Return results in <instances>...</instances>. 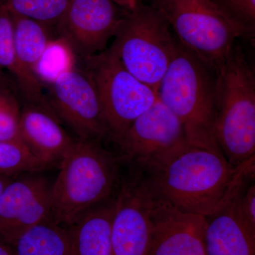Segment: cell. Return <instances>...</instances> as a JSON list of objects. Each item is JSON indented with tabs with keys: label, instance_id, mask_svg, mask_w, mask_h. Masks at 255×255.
<instances>
[{
	"label": "cell",
	"instance_id": "obj_1",
	"mask_svg": "<svg viewBox=\"0 0 255 255\" xmlns=\"http://www.w3.org/2000/svg\"><path fill=\"white\" fill-rule=\"evenodd\" d=\"M255 157L234 167L222 152L186 141L143 170L147 187L159 197L186 212L214 214L246 179L254 177Z\"/></svg>",
	"mask_w": 255,
	"mask_h": 255
},
{
	"label": "cell",
	"instance_id": "obj_2",
	"mask_svg": "<svg viewBox=\"0 0 255 255\" xmlns=\"http://www.w3.org/2000/svg\"><path fill=\"white\" fill-rule=\"evenodd\" d=\"M98 140H75L62 159L51 188V216L68 226L82 215L114 197L121 186L120 161Z\"/></svg>",
	"mask_w": 255,
	"mask_h": 255
},
{
	"label": "cell",
	"instance_id": "obj_3",
	"mask_svg": "<svg viewBox=\"0 0 255 255\" xmlns=\"http://www.w3.org/2000/svg\"><path fill=\"white\" fill-rule=\"evenodd\" d=\"M157 96L180 121L189 143L221 152L214 130L216 73L177 38Z\"/></svg>",
	"mask_w": 255,
	"mask_h": 255
},
{
	"label": "cell",
	"instance_id": "obj_4",
	"mask_svg": "<svg viewBox=\"0 0 255 255\" xmlns=\"http://www.w3.org/2000/svg\"><path fill=\"white\" fill-rule=\"evenodd\" d=\"M214 130L220 150L230 164L239 167L254 158L255 71L236 44L216 73Z\"/></svg>",
	"mask_w": 255,
	"mask_h": 255
},
{
	"label": "cell",
	"instance_id": "obj_5",
	"mask_svg": "<svg viewBox=\"0 0 255 255\" xmlns=\"http://www.w3.org/2000/svg\"><path fill=\"white\" fill-rule=\"evenodd\" d=\"M169 28L159 11L140 1L126 13L110 48L129 73L156 92L175 50Z\"/></svg>",
	"mask_w": 255,
	"mask_h": 255
},
{
	"label": "cell",
	"instance_id": "obj_6",
	"mask_svg": "<svg viewBox=\"0 0 255 255\" xmlns=\"http://www.w3.org/2000/svg\"><path fill=\"white\" fill-rule=\"evenodd\" d=\"M178 41L213 69L222 66L238 38L246 32L206 0H150Z\"/></svg>",
	"mask_w": 255,
	"mask_h": 255
},
{
	"label": "cell",
	"instance_id": "obj_7",
	"mask_svg": "<svg viewBox=\"0 0 255 255\" xmlns=\"http://www.w3.org/2000/svg\"><path fill=\"white\" fill-rule=\"evenodd\" d=\"M92 79L114 142L122 141L132 122L157 100V92L129 73L110 48L78 60Z\"/></svg>",
	"mask_w": 255,
	"mask_h": 255
},
{
	"label": "cell",
	"instance_id": "obj_8",
	"mask_svg": "<svg viewBox=\"0 0 255 255\" xmlns=\"http://www.w3.org/2000/svg\"><path fill=\"white\" fill-rule=\"evenodd\" d=\"M48 85V105L79 139L100 141L109 137L98 94L92 79L83 69L78 68L75 63Z\"/></svg>",
	"mask_w": 255,
	"mask_h": 255
},
{
	"label": "cell",
	"instance_id": "obj_9",
	"mask_svg": "<svg viewBox=\"0 0 255 255\" xmlns=\"http://www.w3.org/2000/svg\"><path fill=\"white\" fill-rule=\"evenodd\" d=\"M127 11L112 0H71L55 27L58 38L75 60L98 54L115 36Z\"/></svg>",
	"mask_w": 255,
	"mask_h": 255
},
{
	"label": "cell",
	"instance_id": "obj_10",
	"mask_svg": "<svg viewBox=\"0 0 255 255\" xmlns=\"http://www.w3.org/2000/svg\"><path fill=\"white\" fill-rule=\"evenodd\" d=\"M142 181L151 224L149 255H206L205 216L178 209L157 196Z\"/></svg>",
	"mask_w": 255,
	"mask_h": 255
},
{
	"label": "cell",
	"instance_id": "obj_11",
	"mask_svg": "<svg viewBox=\"0 0 255 255\" xmlns=\"http://www.w3.org/2000/svg\"><path fill=\"white\" fill-rule=\"evenodd\" d=\"M187 140L180 121L157 98L132 122L119 145L122 158L143 169Z\"/></svg>",
	"mask_w": 255,
	"mask_h": 255
},
{
	"label": "cell",
	"instance_id": "obj_12",
	"mask_svg": "<svg viewBox=\"0 0 255 255\" xmlns=\"http://www.w3.org/2000/svg\"><path fill=\"white\" fill-rule=\"evenodd\" d=\"M32 174L13 178L0 196V241L9 246L30 228L50 221L52 184Z\"/></svg>",
	"mask_w": 255,
	"mask_h": 255
},
{
	"label": "cell",
	"instance_id": "obj_13",
	"mask_svg": "<svg viewBox=\"0 0 255 255\" xmlns=\"http://www.w3.org/2000/svg\"><path fill=\"white\" fill-rule=\"evenodd\" d=\"M151 224L147 192L142 177L121 184L115 196L112 255H149Z\"/></svg>",
	"mask_w": 255,
	"mask_h": 255
},
{
	"label": "cell",
	"instance_id": "obj_14",
	"mask_svg": "<svg viewBox=\"0 0 255 255\" xmlns=\"http://www.w3.org/2000/svg\"><path fill=\"white\" fill-rule=\"evenodd\" d=\"M20 136L31 153L48 167L59 164L75 142L48 102H24L21 110Z\"/></svg>",
	"mask_w": 255,
	"mask_h": 255
},
{
	"label": "cell",
	"instance_id": "obj_15",
	"mask_svg": "<svg viewBox=\"0 0 255 255\" xmlns=\"http://www.w3.org/2000/svg\"><path fill=\"white\" fill-rule=\"evenodd\" d=\"M239 188L224 205L206 217V255H255V232L238 209Z\"/></svg>",
	"mask_w": 255,
	"mask_h": 255
},
{
	"label": "cell",
	"instance_id": "obj_16",
	"mask_svg": "<svg viewBox=\"0 0 255 255\" xmlns=\"http://www.w3.org/2000/svg\"><path fill=\"white\" fill-rule=\"evenodd\" d=\"M115 196L66 226L72 255H112L111 227Z\"/></svg>",
	"mask_w": 255,
	"mask_h": 255
},
{
	"label": "cell",
	"instance_id": "obj_17",
	"mask_svg": "<svg viewBox=\"0 0 255 255\" xmlns=\"http://www.w3.org/2000/svg\"><path fill=\"white\" fill-rule=\"evenodd\" d=\"M10 246L16 255H72L68 228L50 221L30 228Z\"/></svg>",
	"mask_w": 255,
	"mask_h": 255
},
{
	"label": "cell",
	"instance_id": "obj_18",
	"mask_svg": "<svg viewBox=\"0 0 255 255\" xmlns=\"http://www.w3.org/2000/svg\"><path fill=\"white\" fill-rule=\"evenodd\" d=\"M0 68L12 75L24 98H36L41 95L43 85L39 79L21 65L16 55L12 16L5 8L0 10Z\"/></svg>",
	"mask_w": 255,
	"mask_h": 255
},
{
	"label": "cell",
	"instance_id": "obj_19",
	"mask_svg": "<svg viewBox=\"0 0 255 255\" xmlns=\"http://www.w3.org/2000/svg\"><path fill=\"white\" fill-rule=\"evenodd\" d=\"M11 16L16 55L26 70L36 74L37 65L53 40L50 34L51 28L31 18Z\"/></svg>",
	"mask_w": 255,
	"mask_h": 255
},
{
	"label": "cell",
	"instance_id": "obj_20",
	"mask_svg": "<svg viewBox=\"0 0 255 255\" xmlns=\"http://www.w3.org/2000/svg\"><path fill=\"white\" fill-rule=\"evenodd\" d=\"M71 0H9L5 6L11 14L23 16L56 27Z\"/></svg>",
	"mask_w": 255,
	"mask_h": 255
},
{
	"label": "cell",
	"instance_id": "obj_21",
	"mask_svg": "<svg viewBox=\"0 0 255 255\" xmlns=\"http://www.w3.org/2000/svg\"><path fill=\"white\" fill-rule=\"evenodd\" d=\"M48 167L22 142L0 141V174L36 173Z\"/></svg>",
	"mask_w": 255,
	"mask_h": 255
},
{
	"label": "cell",
	"instance_id": "obj_22",
	"mask_svg": "<svg viewBox=\"0 0 255 255\" xmlns=\"http://www.w3.org/2000/svg\"><path fill=\"white\" fill-rule=\"evenodd\" d=\"M21 110L14 92L5 82L0 84V141L22 142L20 136Z\"/></svg>",
	"mask_w": 255,
	"mask_h": 255
},
{
	"label": "cell",
	"instance_id": "obj_23",
	"mask_svg": "<svg viewBox=\"0 0 255 255\" xmlns=\"http://www.w3.org/2000/svg\"><path fill=\"white\" fill-rule=\"evenodd\" d=\"M76 60L68 46L57 38L50 42L49 46L36 68L39 80L50 82L60 73L75 65Z\"/></svg>",
	"mask_w": 255,
	"mask_h": 255
},
{
	"label": "cell",
	"instance_id": "obj_24",
	"mask_svg": "<svg viewBox=\"0 0 255 255\" xmlns=\"http://www.w3.org/2000/svg\"><path fill=\"white\" fill-rule=\"evenodd\" d=\"M223 16L246 32L248 38L255 33V0H206Z\"/></svg>",
	"mask_w": 255,
	"mask_h": 255
},
{
	"label": "cell",
	"instance_id": "obj_25",
	"mask_svg": "<svg viewBox=\"0 0 255 255\" xmlns=\"http://www.w3.org/2000/svg\"><path fill=\"white\" fill-rule=\"evenodd\" d=\"M112 1L122 9L130 11L135 8L137 3L141 0H112Z\"/></svg>",
	"mask_w": 255,
	"mask_h": 255
},
{
	"label": "cell",
	"instance_id": "obj_26",
	"mask_svg": "<svg viewBox=\"0 0 255 255\" xmlns=\"http://www.w3.org/2000/svg\"><path fill=\"white\" fill-rule=\"evenodd\" d=\"M0 255H16L12 248L9 245L0 241Z\"/></svg>",
	"mask_w": 255,
	"mask_h": 255
},
{
	"label": "cell",
	"instance_id": "obj_27",
	"mask_svg": "<svg viewBox=\"0 0 255 255\" xmlns=\"http://www.w3.org/2000/svg\"><path fill=\"white\" fill-rule=\"evenodd\" d=\"M14 177L11 175H6V174H0V196L4 190V187L13 179Z\"/></svg>",
	"mask_w": 255,
	"mask_h": 255
},
{
	"label": "cell",
	"instance_id": "obj_28",
	"mask_svg": "<svg viewBox=\"0 0 255 255\" xmlns=\"http://www.w3.org/2000/svg\"><path fill=\"white\" fill-rule=\"evenodd\" d=\"M9 0H0V10L4 9Z\"/></svg>",
	"mask_w": 255,
	"mask_h": 255
},
{
	"label": "cell",
	"instance_id": "obj_29",
	"mask_svg": "<svg viewBox=\"0 0 255 255\" xmlns=\"http://www.w3.org/2000/svg\"><path fill=\"white\" fill-rule=\"evenodd\" d=\"M4 82V78H3L2 71H1V68H0V84Z\"/></svg>",
	"mask_w": 255,
	"mask_h": 255
}]
</instances>
